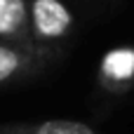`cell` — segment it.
Returning a JSON list of instances; mask_svg holds the SVG:
<instances>
[{
    "label": "cell",
    "instance_id": "cell-1",
    "mask_svg": "<svg viewBox=\"0 0 134 134\" xmlns=\"http://www.w3.org/2000/svg\"><path fill=\"white\" fill-rule=\"evenodd\" d=\"M33 49L40 61L61 54L73 35L75 16L64 0H28Z\"/></svg>",
    "mask_w": 134,
    "mask_h": 134
},
{
    "label": "cell",
    "instance_id": "cell-2",
    "mask_svg": "<svg viewBox=\"0 0 134 134\" xmlns=\"http://www.w3.org/2000/svg\"><path fill=\"white\" fill-rule=\"evenodd\" d=\"M97 82L106 94L120 97L134 87V47L120 45L108 49L97 68Z\"/></svg>",
    "mask_w": 134,
    "mask_h": 134
},
{
    "label": "cell",
    "instance_id": "cell-3",
    "mask_svg": "<svg viewBox=\"0 0 134 134\" xmlns=\"http://www.w3.org/2000/svg\"><path fill=\"white\" fill-rule=\"evenodd\" d=\"M0 40L35 54L28 0H0Z\"/></svg>",
    "mask_w": 134,
    "mask_h": 134
},
{
    "label": "cell",
    "instance_id": "cell-4",
    "mask_svg": "<svg viewBox=\"0 0 134 134\" xmlns=\"http://www.w3.org/2000/svg\"><path fill=\"white\" fill-rule=\"evenodd\" d=\"M42 61L21 47H14L9 42H0V85L19 80L28 73H33Z\"/></svg>",
    "mask_w": 134,
    "mask_h": 134
},
{
    "label": "cell",
    "instance_id": "cell-5",
    "mask_svg": "<svg viewBox=\"0 0 134 134\" xmlns=\"http://www.w3.org/2000/svg\"><path fill=\"white\" fill-rule=\"evenodd\" d=\"M0 134H101L80 120H45L31 125H7L0 127Z\"/></svg>",
    "mask_w": 134,
    "mask_h": 134
}]
</instances>
